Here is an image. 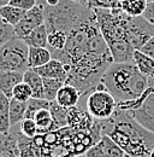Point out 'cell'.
Instances as JSON below:
<instances>
[{
    "label": "cell",
    "mask_w": 154,
    "mask_h": 157,
    "mask_svg": "<svg viewBox=\"0 0 154 157\" xmlns=\"http://www.w3.org/2000/svg\"><path fill=\"white\" fill-rule=\"evenodd\" d=\"M51 53L65 65L68 71L65 83L75 86L82 97H87L101 83L102 75L113 63L94 11L70 30L61 51Z\"/></svg>",
    "instance_id": "cell-1"
},
{
    "label": "cell",
    "mask_w": 154,
    "mask_h": 157,
    "mask_svg": "<svg viewBox=\"0 0 154 157\" xmlns=\"http://www.w3.org/2000/svg\"><path fill=\"white\" fill-rule=\"evenodd\" d=\"M101 132L131 157H149L154 147V133L137 123L127 111L117 110L111 118L101 121Z\"/></svg>",
    "instance_id": "cell-2"
},
{
    "label": "cell",
    "mask_w": 154,
    "mask_h": 157,
    "mask_svg": "<svg viewBox=\"0 0 154 157\" xmlns=\"http://www.w3.org/2000/svg\"><path fill=\"white\" fill-rule=\"evenodd\" d=\"M101 83L115 97L117 110H124L147 90L149 78L143 76L134 62L112 63L102 75Z\"/></svg>",
    "instance_id": "cell-3"
},
{
    "label": "cell",
    "mask_w": 154,
    "mask_h": 157,
    "mask_svg": "<svg viewBox=\"0 0 154 157\" xmlns=\"http://www.w3.org/2000/svg\"><path fill=\"white\" fill-rule=\"evenodd\" d=\"M93 11L95 13L100 32L113 57V62H131L135 50L128 38V15L124 13L122 9H95Z\"/></svg>",
    "instance_id": "cell-4"
},
{
    "label": "cell",
    "mask_w": 154,
    "mask_h": 157,
    "mask_svg": "<svg viewBox=\"0 0 154 157\" xmlns=\"http://www.w3.org/2000/svg\"><path fill=\"white\" fill-rule=\"evenodd\" d=\"M42 9L47 32H63L65 34H69L72 28L86 20L93 11L87 5L72 0H60L56 6L42 5Z\"/></svg>",
    "instance_id": "cell-5"
},
{
    "label": "cell",
    "mask_w": 154,
    "mask_h": 157,
    "mask_svg": "<svg viewBox=\"0 0 154 157\" xmlns=\"http://www.w3.org/2000/svg\"><path fill=\"white\" fill-rule=\"evenodd\" d=\"M29 46L18 38H13L0 47V71L25 73L28 67Z\"/></svg>",
    "instance_id": "cell-6"
},
{
    "label": "cell",
    "mask_w": 154,
    "mask_h": 157,
    "mask_svg": "<svg viewBox=\"0 0 154 157\" xmlns=\"http://www.w3.org/2000/svg\"><path fill=\"white\" fill-rule=\"evenodd\" d=\"M86 98V109L94 120L105 121L111 118L117 111V101L115 97L99 83Z\"/></svg>",
    "instance_id": "cell-7"
},
{
    "label": "cell",
    "mask_w": 154,
    "mask_h": 157,
    "mask_svg": "<svg viewBox=\"0 0 154 157\" xmlns=\"http://www.w3.org/2000/svg\"><path fill=\"white\" fill-rule=\"evenodd\" d=\"M123 111H127L137 123L154 133V78H149L146 92L130 103Z\"/></svg>",
    "instance_id": "cell-8"
},
{
    "label": "cell",
    "mask_w": 154,
    "mask_h": 157,
    "mask_svg": "<svg viewBox=\"0 0 154 157\" xmlns=\"http://www.w3.org/2000/svg\"><path fill=\"white\" fill-rule=\"evenodd\" d=\"M128 38L134 50H140L152 36H154V25L143 16H128Z\"/></svg>",
    "instance_id": "cell-9"
},
{
    "label": "cell",
    "mask_w": 154,
    "mask_h": 157,
    "mask_svg": "<svg viewBox=\"0 0 154 157\" xmlns=\"http://www.w3.org/2000/svg\"><path fill=\"white\" fill-rule=\"evenodd\" d=\"M42 24H45L43 9H42V5L38 4L31 10L27 11L25 15L23 16V18L20 20V22L17 25L13 27L15 36L22 40L23 38H25L29 33H31L34 29H36L38 27L42 25Z\"/></svg>",
    "instance_id": "cell-10"
},
{
    "label": "cell",
    "mask_w": 154,
    "mask_h": 157,
    "mask_svg": "<svg viewBox=\"0 0 154 157\" xmlns=\"http://www.w3.org/2000/svg\"><path fill=\"white\" fill-rule=\"evenodd\" d=\"M81 98H82V94L75 86L65 83L58 91L56 101L64 109H71L78 105Z\"/></svg>",
    "instance_id": "cell-11"
},
{
    "label": "cell",
    "mask_w": 154,
    "mask_h": 157,
    "mask_svg": "<svg viewBox=\"0 0 154 157\" xmlns=\"http://www.w3.org/2000/svg\"><path fill=\"white\" fill-rule=\"evenodd\" d=\"M35 70L42 78H57L64 82H66L68 78V71L65 69V65L60 60L54 58L50 60L47 64L36 68Z\"/></svg>",
    "instance_id": "cell-12"
},
{
    "label": "cell",
    "mask_w": 154,
    "mask_h": 157,
    "mask_svg": "<svg viewBox=\"0 0 154 157\" xmlns=\"http://www.w3.org/2000/svg\"><path fill=\"white\" fill-rule=\"evenodd\" d=\"M0 157H20L15 127L11 128L9 134H0Z\"/></svg>",
    "instance_id": "cell-13"
},
{
    "label": "cell",
    "mask_w": 154,
    "mask_h": 157,
    "mask_svg": "<svg viewBox=\"0 0 154 157\" xmlns=\"http://www.w3.org/2000/svg\"><path fill=\"white\" fill-rule=\"evenodd\" d=\"M23 74L18 71H0V92L7 98H12V91L23 81Z\"/></svg>",
    "instance_id": "cell-14"
},
{
    "label": "cell",
    "mask_w": 154,
    "mask_h": 157,
    "mask_svg": "<svg viewBox=\"0 0 154 157\" xmlns=\"http://www.w3.org/2000/svg\"><path fill=\"white\" fill-rule=\"evenodd\" d=\"M52 53L48 50V47H29L28 53V67L29 69H36L45 64H47L50 60H52Z\"/></svg>",
    "instance_id": "cell-15"
},
{
    "label": "cell",
    "mask_w": 154,
    "mask_h": 157,
    "mask_svg": "<svg viewBox=\"0 0 154 157\" xmlns=\"http://www.w3.org/2000/svg\"><path fill=\"white\" fill-rule=\"evenodd\" d=\"M133 62L143 76L147 78H154V58L146 56L140 50H135L133 53Z\"/></svg>",
    "instance_id": "cell-16"
},
{
    "label": "cell",
    "mask_w": 154,
    "mask_h": 157,
    "mask_svg": "<svg viewBox=\"0 0 154 157\" xmlns=\"http://www.w3.org/2000/svg\"><path fill=\"white\" fill-rule=\"evenodd\" d=\"M23 81L29 85L33 92V98L45 99V90H43V78L38 74L35 69H28L23 74Z\"/></svg>",
    "instance_id": "cell-17"
},
{
    "label": "cell",
    "mask_w": 154,
    "mask_h": 157,
    "mask_svg": "<svg viewBox=\"0 0 154 157\" xmlns=\"http://www.w3.org/2000/svg\"><path fill=\"white\" fill-rule=\"evenodd\" d=\"M23 41L29 47H47L48 45V32L45 24L38 27L31 33H29L25 38H23Z\"/></svg>",
    "instance_id": "cell-18"
},
{
    "label": "cell",
    "mask_w": 154,
    "mask_h": 157,
    "mask_svg": "<svg viewBox=\"0 0 154 157\" xmlns=\"http://www.w3.org/2000/svg\"><path fill=\"white\" fill-rule=\"evenodd\" d=\"M51 105V104H50ZM38 126V134H45L48 132H53V116L50 108L40 109L33 118Z\"/></svg>",
    "instance_id": "cell-19"
},
{
    "label": "cell",
    "mask_w": 154,
    "mask_h": 157,
    "mask_svg": "<svg viewBox=\"0 0 154 157\" xmlns=\"http://www.w3.org/2000/svg\"><path fill=\"white\" fill-rule=\"evenodd\" d=\"M16 133H17V138H18L20 157H42L38 145H35V143L33 141V138L24 137L19 132V127L16 129Z\"/></svg>",
    "instance_id": "cell-20"
},
{
    "label": "cell",
    "mask_w": 154,
    "mask_h": 157,
    "mask_svg": "<svg viewBox=\"0 0 154 157\" xmlns=\"http://www.w3.org/2000/svg\"><path fill=\"white\" fill-rule=\"evenodd\" d=\"M27 11L24 10H20L18 7H15L12 5H5L2 7H0V17L1 20L4 21L6 24L11 25V27H15L17 25L20 20L23 18V16L25 15Z\"/></svg>",
    "instance_id": "cell-21"
},
{
    "label": "cell",
    "mask_w": 154,
    "mask_h": 157,
    "mask_svg": "<svg viewBox=\"0 0 154 157\" xmlns=\"http://www.w3.org/2000/svg\"><path fill=\"white\" fill-rule=\"evenodd\" d=\"M25 111H27V103L19 101V100H16L13 98L10 99L9 117H10L11 128L22 122V120L25 116Z\"/></svg>",
    "instance_id": "cell-22"
},
{
    "label": "cell",
    "mask_w": 154,
    "mask_h": 157,
    "mask_svg": "<svg viewBox=\"0 0 154 157\" xmlns=\"http://www.w3.org/2000/svg\"><path fill=\"white\" fill-rule=\"evenodd\" d=\"M50 110L53 116V131L68 127V114L69 109H64L58 104L56 100L51 101Z\"/></svg>",
    "instance_id": "cell-23"
},
{
    "label": "cell",
    "mask_w": 154,
    "mask_h": 157,
    "mask_svg": "<svg viewBox=\"0 0 154 157\" xmlns=\"http://www.w3.org/2000/svg\"><path fill=\"white\" fill-rule=\"evenodd\" d=\"M10 98L0 92V134H9L11 131L10 117H9Z\"/></svg>",
    "instance_id": "cell-24"
},
{
    "label": "cell",
    "mask_w": 154,
    "mask_h": 157,
    "mask_svg": "<svg viewBox=\"0 0 154 157\" xmlns=\"http://www.w3.org/2000/svg\"><path fill=\"white\" fill-rule=\"evenodd\" d=\"M148 5V0H123L122 11L131 17L142 16L146 7Z\"/></svg>",
    "instance_id": "cell-25"
},
{
    "label": "cell",
    "mask_w": 154,
    "mask_h": 157,
    "mask_svg": "<svg viewBox=\"0 0 154 157\" xmlns=\"http://www.w3.org/2000/svg\"><path fill=\"white\" fill-rule=\"evenodd\" d=\"M100 144L104 149V152L106 157H124L125 156V151L116 143L113 141L108 136H102Z\"/></svg>",
    "instance_id": "cell-26"
},
{
    "label": "cell",
    "mask_w": 154,
    "mask_h": 157,
    "mask_svg": "<svg viewBox=\"0 0 154 157\" xmlns=\"http://www.w3.org/2000/svg\"><path fill=\"white\" fill-rule=\"evenodd\" d=\"M65 85L64 81L57 78H43V90H45V99L48 101L56 100L58 91Z\"/></svg>",
    "instance_id": "cell-27"
},
{
    "label": "cell",
    "mask_w": 154,
    "mask_h": 157,
    "mask_svg": "<svg viewBox=\"0 0 154 157\" xmlns=\"http://www.w3.org/2000/svg\"><path fill=\"white\" fill-rule=\"evenodd\" d=\"M68 40V34L63 33V32H52L48 33V50L51 52H56V51H61L65 47Z\"/></svg>",
    "instance_id": "cell-28"
},
{
    "label": "cell",
    "mask_w": 154,
    "mask_h": 157,
    "mask_svg": "<svg viewBox=\"0 0 154 157\" xmlns=\"http://www.w3.org/2000/svg\"><path fill=\"white\" fill-rule=\"evenodd\" d=\"M51 101L46 100V99H38L31 98L27 101V111H25V116L24 118H34L35 114L38 113L40 109L43 108H50Z\"/></svg>",
    "instance_id": "cell-29"
},
{
    "label": "cell",
    "mask_w": 154,
    "mask_h": 157,
    "mask_svg": "<svg viewBox=\"0 0 154 157\" xmlns=\"http://www.w3.org/2000/svg\"><path fill=\"white\" fill-rule=\"evenodd\" d=\"M12 98L19 100V101H24L27 103L29 99L33 98V92L31 88L29 87L28 83H25L24 81L19 82L18 85H16V87L12 91Z\"/></svg>",
    "instance_id": "cell-30"
},
{
    "label": "cell",
    "mask_w": 154,
    "mask_h": 157,
    "mask_svg": "<svg viewBox=\"0 0 154 157\" xmlns=\"http://www.w3.org/2000/svg\"><path fill=\"white\" fill-rule=\"evenodd\" d=\"M123 0H88L87 6L90 10L104 9V10H115L122 7Z\"/></svg>",
    "instance_id": "cell-31"
},
{
    "label": "cell",
    "mask_w": 154,
    "mask_h": 157,
    "mask_svg": "<svg viewBox=\"0 0 154 157\" xmlns=\"http://www.w3.org/2000/svg\"><path fill=\"white\" fill-rule=\"evenodd\" d=\"M19 132L27 138H34L38 134V126L33 118H23L19 123Z\"/></svg>",
    "instance_id": "cell-32"
},
{
    "label": "cell",
    "mask_w": 154,
    "mask_h": 157,
    "mask_svg": "<svg viewBox=\"0 0 154 157\" xmlns=\"http://www.w3.org/2000/svg\"><path fill=\"white\" fill-rule=\"evenodd\" d=\"M13 38H16L15 36V29H13V27L6 24L4 21L1 20V17H0V47L4 44H6L7 41L13 39Z\"/></svg>",
    "instance_id": "cell-33"
},
{
    "label": "cell",
    "mask_w": 154,
    "mask_h": 157,
    "mask_svg": "<svg viewBox=\"0 0 154 157\" xmlns=\"http://www.w3.org/2000/svg\"><path fill=\"white\" fill-rule=\"evenodd\" d=\"M10 5L24 11H29L38 5V0H10Z\"/></svg>",
    "instance_id": "cell-34"
},
{
    "label": "cell",
    "mask_w": 154,
    "mask_h": 157,
    "mask_svg": "<svg viewBox=\"0 0 154 157\" xmlns=\"http://www.w3.org/2000/svg\"><path fill=\"white\" fill-rule=\"evenodd\" d=\"M84 156L86 157H106V155H105L104 149H102V146H101V144H100V141H99V143H96L95 145H93L92 147H89V149L86 151Z\"/></svg>",
    "instance_id": "cell-35"
},
{
    "label": "cell",
    "mask_w": 154,
    "mask_h": 157,
    "mask_svg": "<svg viewBox=\"0 0 154 157\" xmlns=\"http://www.w3.org/2000/svg\"><path fill=\"white\" fill-rule=\"evenodd\" d=\"M140 51H141L142 53H145L146 56H149V57L154 58V36H152L151 39L148 40V41L140 48Z\"/></svg>",
    "instance_id": "cell-36"
},
{
    "label": "cell",
    "mask_w": 154,
    "mask_h": 157,
    "mask_svg": "<svg viewBox=\"0 0 154 157\" xmlns=\"http://www.w3.org/2000/svg\"><path fill=\"white\" fill-rule=\"evenodd\" d=\"M152 25H154V1H148V5L142 15Z\"/></svg>",
    "instance_id": "cell-37"
},
{
    "label": "cell",
    "mask_w": 154,
    "mask_h": 157,
    "mask_svg": "<svg viewBox=\"0 0 154 157\" xmlns=\"http://www.w3.org/2000/svg\"><path fill=\"white\" fill-rule=\"evenodd\" d=\"M60 2V0H42L40 5H47V6H56Z\"/></svg>",
    "instance_id": "cell-38"
},
{
    "label": "cell",
    "mask_w": 154,
    "mask_h": 157,
    "mask_svg": "<svg viewBox=\"0 0 154 157\" xmlns=\"http://www.w3.org/2000/svg\"><path fill=\"white\" fill-rule=\"evenodd\" d=\"M42 0H38V4H40ZM72 1H76V2H79V4H83V5H87L88 0H72Z\"/></svg>",
    "instance_id": "cell-39"
},
{
    "label": "cell",
    "mask_w": 154,
    "mask_h": 157,
    "mask_svg": "<svg viewBox=\"0 0 154 157\" xmlns=\"http://www.w3.org/2000/svg\"><path fill=\"white\" fill-rule=\"evenodd\" d=\"M10 4V0H0V7L5 6V5H9Z\"/></svg>",
    "instance_id": "cell-40"
},
{
    "label": "cell",
    "mask_w": 154,
    "mask_h": 157,
    "mask_svg": "<svg viewBox=\"0 0 154 157\" xmlns=\"http://www.w3.org/2000/svg\"><path fill=\"white\" fill-rule=\"evenodd\" d=\"M149 157H154V147H153V150L151 151V156H149Z\"/></svg>",
    "instance_id": "cell-41"
},
{
    "label": "cell",
    "mask_w": 154,
    "mask_h": 157,
    "mask_svg": "<svg viewBox=\"0 0 154 157\" xmlns=\"http://www.w3.org/2000/svg\"><path fill=\"white\" fill-rule=\"evenodd\" d=\"M74 157H86V156L82 154V155H76V156H74Z\"/></svg>",
    "instance_id": "cell-42"
},
{
    "label": "cell",
    "mask_w": 154,
    "mask_h": 157,
    "mask_svg": "<svg viewBox=\"0 0 154 157\" xmlns=\"http://www.w3.org/2000/svg\"><path fill=\"white\" fill-rule=\"evenodd\" d=\"M124 157H131V156H129V155H127V154H125V156Z\"/></svg>",
    "instance_id": "cell-43"
},
{
    "label": "cell",
    "mask_w": 154,
    "mask_h": 157,
    "mask_svg": "<svg viewBox=\"0 0 154 157\" xmlns=\"http://www.w3.org/2000/svg\"><path fill=\"white\" fill-rule=\"evenodd\" d=\"M148 1H154V0H148Z\"/></svg>",
    "instance_id": "cell-44"
}]
</instances>
